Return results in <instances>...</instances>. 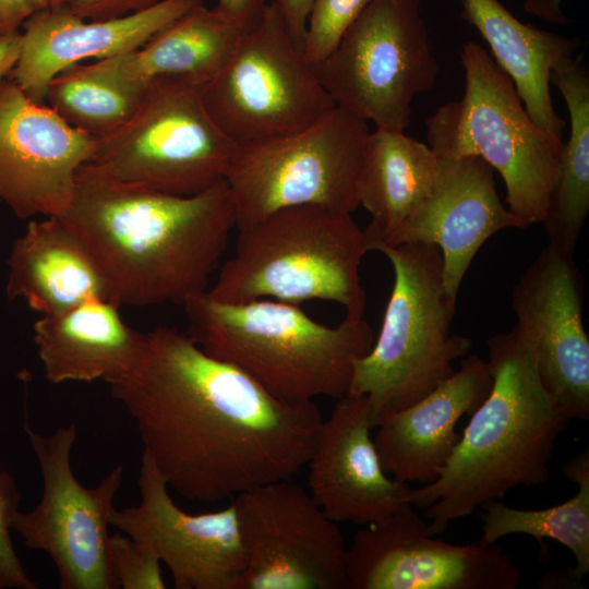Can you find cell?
<instances>
[{
  "label": "cell",
  "instance_id": "11",
  "mask_svg": "<svg viewBox=\"0 0 589 589\" xmlns=\"http://www.w3.org/2000/svg\"><path fill=\"white\" fill-rule=\"evenodd\" d=\"M205 108L236 144L302 130L335 103L271 1L226 65L202 85Z\"/></svg>",
  "mask_w": 589,
  "mask_h": 589
},
{
  "label": "cell",
  "instance_id": "33",
  "mask_svg": "<svg viewBox=\"0 0 589 589\" xmlns=\"http://www.w3.org/2000/svg\"><path fill=\"white\" fill-rule=\"evenodd\" d=\"M160 0H70L68 7L85 20H109L147 9Z\"/></svg>",
  "mask_w": 589,
  "mask_h": 589
},
{
  "label": "cell",
  "instance_id": "18",
  "mask_svg": "<svg viewBox=\"0 0 589 589\" xmlns=\"http://www.w3.org/2000/svg\"><path fill=\"white\" fill-rule=\"evenodd\" d=\"M372 429L366 397L346 394L323 419L308 460L310 494L338 524H375L409 504L411 488L385 472Z\"/></svg>",
  "mask_w": 589,
  "mask_h": 589
},
{
  "label": "cell",
  "instance_id": "37",
  "mask_svg": "<svg viewBox=\"0 0 589 589\" xmlns=\"http://www.w3.org/2000/svg\"><path fill=\"white\" fill-rule=\"evenodd\" d=\"M562 3L563 0H526L524 9L548 23L565 25L568 17L562 10Z\"/></svg>",
  "mask_w": 589,
  "mask_h": 589
},
{
  "label": "cell",
  "instance_id": "20",
  "mask_svg": "<svg viewBox=\"0 0 589 589\" xmlns=\"http://www.w3.org/2000/svg\"><path fill=\"white\" fill-rule=\"evenodd\" d=\"M203 0H160L109 20H85L68 4L29 17L21 33L16 64L8 75L32 100L43 103L51 80L83 60L107 59L142 47Z\"/></svg>",
  "mask_w": 589,
  "mask_h": 589
},
{
  "label": "cell",
  "instance_id": "26",
  "mask_svg": "<svg viewBox=\"0 0 589 589\" xmlns=\"http://www.w3.org/2000/svg\"><path fill=\"white\" fill-rule=\"evenodd\" d=\"M245 31L218 7L201 3L142 47L106 60L123 81L142 89L163 76H181L203 85L226 65Z\"/></svg>",
  "mask_w": 589,
  "mask_h": 589
},
{
  "label": "cell",
  "instance_id": "3",
  "mask_svg": "<svg viewBox=\"0 0 589 589\" xmlns=\"http://www.w3.org/2000/svg\"><path fill=\"white\" fill-rule=\"evenodd\" d=\"M492 385L440 477L411 489L430 536L509 490L549 480L556 441L572 420L544 388L533 346L515 325L486 341Z\"/></svg>",
  "mask_w": 589,
  "mask_h": 589
},
{
  "label": "cell",
  "instance_id": "31",
  "mask_svg": "<svg viewBox=\"0 0 589 589\" xmlns=\"http://www.w3.org/2000/svg\"><path fill=\"white\" fill-rule=\"evenodd\" d=\"M109 550L120 588H166L161 562L146 545L125 533H115L110 536Z\"/></svg>",
  "mask_w": 589,
  "mask_h": 589
},
{
  "label": "cell",
  "instance_id": "25",
  "mask_svg": "<svg viewBox=\"0 0 589 589\" xmlns=\"http://www.w3.org/2000/svg\"><path fill=\"white\" fill-rule=\"evenodd\" d=\"M438 159L429 145L404 132L376 129L366 136L358 200L372 216L364 229L369 251L385 247L429 195Z\"/></svg>",
  "mask_w": 589,
  "mask_h": 589
},
{
  "label": "cell",
  "instance_id": "8",
  "mask_svg": "<svg viewBox=\"0 0 589 589\" xmlns=\"http://www.w3.org/2000/svg\"><path fill=\"white\" fill-rule=\"evenodd\" d=\"M88 166L117 182L190 196L225 180L236 143L207 112L202 85L181 76L153 80L133 116L95 139Z\"/></svg>",
  "mask_w": 589,
  "mask_h": 589
},
{
  "label": "cell",
  "instance_id": "35",
  "mask_svg": "<svg viewBox=\"0 0 589 589\" xmlns=\"http://www.w3.org/2000/svg\"><path fill=\"white\" fill-rule=\"evenodd\" d=\"M279 9L289 34L302 52L306 20L313 0H272Z\"/></svg>",
  "mask_w": 589,
  "mask_h": 589
},
{
  "label": "cell",
  "instance_id": "30",
  "mask_svg": "<svg viewBox=\"0 0 589 589\" xmlns=\"http://www.w3.org/2000/svg\"><path fill=\"white\" fill-rule=\"evenodd\" d=\"M371 0H313L302 46L313 68L327 58Z\"/></svg>",
  "mask_w": 589,
  "mask_h": 589
},
{
  "label": "cell",
  "instance_id": "2",
  "mask_svg": "<svg viewBox=\"0 0 589 589\" xmlns=\"http://www.w3.org/2000/svg\"><path fill=\"white\" fill-rule=\"evenodd\" d=\"M117 304H183L208 289L236 212L225 180L190 196L108 179L83 165L61 216Z\"/></svg>",
  "mask_w": 589,
  "mask_h": 589
},
{
  "label": "cell",
  "instance_id": "24",
  "mask_svg": "<svg viewBox=\"0 0 589 589\" xmlns=\"http://www.w3.org/2000/svg\"><path fill=\"white\" fill-rule=\"evenodd\" d=\"M461 17L488 43L536 125L563 140L565 121L554 110L550 75L557 62L573 57L580 40L524 23L497 0H461Z\"/></svg>",
  "mask_w": 589,
  "mask_h": 589
},
{
  "label": "cell",
  "instance_id": "14",
  "mask_svg": "<svg viewBox=\"0 0 589 589\" xmlns=\"http://www.w3.org/2000/svg\"><path fill=\"white\" fill-rule=\"evenodd\" d=\"M519 580L501 546L434 539L411 504L363 526L347 548V589H515Z\"/></svg>",
  "mask_w": 589,
  "mask_h": 589
},
{
  "label": "cell",
  "instance_id": "22",
  "mask_svg": "<svg viewBox=\"0 0 589 589\" xmlns=\"http://www.w3.org/2000/svg\"><path fill=\"white\" fill-rule=\"evenodd\" d=\"M33 330L45 377L52 384H110L137 364L147 341L146 334L123 321L119 304L103 298L41 315Z\"/></svg>",
  "mask_w": 589,
  "mask_h": 589
},
{
  "label": "cell",
  "instance_id": "1",
  "mask_svg": "<svg viewBox=\"0 0 589 589\" xmlns=\"http://www.w3.org/2000/svg\"><path fill=\"white\" fill-rule=\"evenodd\" d=\"M146 335L137 364L109 386L168 488L216 503L306 466L323 421L314 401L275 397L175 326Z\"/></svg>",
  "mask_w": 589,
  "mask_h": 589
},
{
  "label": "cell",
  "instance_id": "21",
  "mask_svg": "<svg viewBox=\"0 0 589 589\" xmlns=\"http://www.w3.org/2000/svg\"><path fill=\"white\" fill-rule=\"evenodd\" d=\"M491 385L489 362L467 354L429 395L384 418L373 440L385 472L406 483L435 481L460 440L458 421L477 409Z\"/></svg>",
  "mask_w": 589,
  "mask_h": 589
},
{
  "label": "cell",
  "instance_id": "23",
  "mask_svg": "<svg viewBox=\"0 0 589 589\" xmlns=\"http://www.w3.org/2000/svg\"><path fill=\"white\" fill-rule=\"evenodd\" d=\"M8 265V298L23 299L41 315L59 313L89 298L110 300L91 254L61 217L31 220L13 241Z\"/></svg>",
  "mask_w": 589,
  "mask_h": 589
},
{
  "label": "cell",
  "instance_id": "27",
  "mask_svg": "<svg viewBox=\"0 0 589 589\" xmlns=\"http://www.w3.org/2000/svg\"><path fill=\"white\" fill-rule=\"evenodd\" d=\"M566 104L570 132L542 221L549 244L574 255L589 214V75L581 58L568 57L551 71Z\"/></svg>",
  "mask_w": 589,
  "mask_h": 589
},
{
  "label": "cell",
  "instance_id": "7",
  "mask_svg": "<svg viewBox=\"0 0 589 589\" xmlns=\"http://www.w3.org/2000/svg\"><path fill=\"white\" fill-rule=\"evenodd\" d=\"M460 61L464 95L426 119L428 145L438 158H482L503 179L507 209L522 227L542 223L563 140L536 125L509 76L481 46L464 44Z\"/></svg>",
  "mask_w": 589,
  "mask_h": 589
},
{
  "label": "cell",
  "instance_id": "15",
  "mask_svg": "<svg viewBox=\"0 0 589 589\" xmlns=\"http://www.w3.org/2000/svg\"><path fill=\"white\" fill-rule=\"evenodd\" d=\"M137 485L140 503L115 509L110 525L155 553L176 589H239L247 554L232 503L211 513L182 510L144 452Z\"/></svg>",
  "mask_w": 589,
  "mask_h": 589
},
{
  "label": "cell",
  "instance_id": "4",
  "mask_svg": "<svg viewBox=\"0 0 589 589\" xmlns=\"http://www.w3.org/2000/svg\"><path fill=\"white\" fill-rule=\"evenodd\" d=\"M182 305L185 332L205 353L236 365L286 401L345 396L354 360L374 342L363 317L345 316L328 326L298 304L273 299L228 303L205 290Z\"/></svg>",
  "mask_w": 589,
  "mask_h": 589
},
{
  "label": "cell",
  "instance_id": "16",
  "mask_svg": "<svg viewBox=\"0 0 589 589\" xmlns=\"http://www.w3.org/2000/svg\"><path fill=\"white\" fill-rule=\"evenodd\" d=\"M584 279L574 255L546 244L512 292L518 329L533 346L540 380L573 420L589 419V337Z\"/></svg>",
  "mask_w": 589,
  "mask_h": 589
},
{
  "label": "cell",
  "instance_id": "36",
  "mask_svg": "<svg viewBox=\"0 0 589 589\" xmlns=\"http://www.w3.org/2000/svg\"><path fill=\"white\" fill-rule=\"evenodd\" d=\"M266 4V0H218L217 7L237 19L248 31L257 24Z\"/></svg>",
  "mask_w": 589,
  "mask_h": 589
},
{
  "label": "cell",
  "instance_id": "10",
  "mask_svg": "<svg viewBox=\"0 0 589 589\" xmlns=\"http://www.w3.org/2000/svg\"><path fill=\"white\" fill-rule=\"evenodd\" d=\"M313 70L335 105L376 129L404 132L414 96L429 91L440 71L421 0H371Z\"/></svg>",
  "mask_w": 589,
  "mask_h": 589
},
{
  "label": "cell",
  "instance_id": "9",
  "mask_svg": "<svg viewBox=\"0 0 589 589\" xmlns=\"http://www.w3.org/2000/svg\"><path fill=\"white\" fill-rule=\"evenodd\" d=\"M369 133L366 121L335 105L302 130L237 144L225 178L236 228L298 205L354 212Z\"/></svg>",
  "mask_w": 589,
  "mask_h": 589
},
{
  "label": "cell",
  "instance_id": "12",
  "mask_svg": "<svg viewBox=\"0 0 589 589\" xmlns=\"http://www.w3.org/2000/svg\"><path fill=\"white\" fill-rule=\"evenodd\" d=\"M24 432L43 474V496L31 512L17 510L12 529L25 545L50 556L60 589L120 588L112 566L108 526L123 468L116 466L94 488L82 485L71 468L75 422L45 436L28 420Z\"/></svg>",
  "mask_w": 589,
  "mask_h": 589
},
{
  "label": "cell",
  "instance_id": "28",
  "mask_svg": "<svg viewBox=\"0 0 589 589\" xmlns=\"http://www.w3.org/2000/svg\"><path fill=\"white\" fill-rule=\"evenodd\" d=\"M566 478L577 483V493L562 504L534 510L517 509L494 500L485 503L482 536L478 540L492 545L509 534L533 537L541 553H545L544 539L567 548L575 558L569 576L580 581L589 572V452L586 448L563 467Z\"/></svg>",
  "mask_w": 589,
  "mask_h": 589
},
{
  "label": "cell",
  "instance_id": "34",
  "mask_svg": "<svg viewBox=\"0 0 589 589\" xmlns=\"http://www.w3.org/2000/svg\"><path fill=\"white\" fill-rule=\"evenodd\" d=\"M70 0H0V35L16 32L33 15Z\"/></svg>",
  "mask_w": 589,
  "mask_h": 589
},
{
  "label": "cell",
  "instance_id": "17",
  "mask_svg": "<svg viewBox=\"0 0 589 589\" xmlns=\"http://www.w3.org/2000/svg\"><path fill=\"white\" fill-rule=\"evenodd\" d=\"M96 140L32 100L12 80L0 83V201L20 219L61 217Z\"/></svg>",
  "mask_w": 589,
  "mask_h": 589
},
{
  "label": "cell",
  "instance_id": "5",
  "mask_svg": "<svg viewBox=\"0 0 589 589\" xmlns=\"http://www.w3.org/2000/svg\"><path fill=\"white\" fill-rule=\"evenodd\" d=\"M238 231L235 254L207 289L214 299L324 300L342 305L346 316L363 317L366 294L359 268L369 248L350 213L290 206Z\"/></svg>",
  "mask_w": 589,
  "mask_h": 589
},
{
  "label": "cell",
  "instance_id": "29",
  "mask_svg": "<svg viewBox=\"0 0 589 589\" xmlns=\"http://www.w3.org/2000/svg\"><path fill=\"white\" fill-rule=\"evenodd\" d=\"M144 92L123 81L103 59L60 72L49 83L45 100L67 123L99 139L133 116Z\"/></svg>",
  "mask_w": 589,
  "mask_h": 589
},
{
  "label": "cell",
  "instance_id": "6",
  "mask_svg": "<svg viewBox=\"0 0 589 589\" xmlns=\"http://www.w3.org/2000/svg\"><path fill=\"white\" fill-rule=\"evenodd\" d=\"M378 252L392 264L394 285L378 336L354 360L347 393L366 397L373 428L434 390L472 348L468 337L450 333L456 302L444 290L440 249L410 242Z\"/></svg>",
  "mask_w": 589,
  "mask_h": 589
},
{
  "label": "cell",
  "instance_id": "19",
  "mask_svg": "<svg viewBox=\"0 0 589 589\" xmlns=\"http://www.w3.org/2000/svg\"><path fill=\"white\" fill-rule=\"evenodd\" d=\"M437 159L429 195L382 248L410 242L436 245L442 255L444 290L456 302L482 244L503 229L524 227L501 202L494 170L482 158Z\"/></svg>",
  "mask_w": 589,
  "mask_h": 589
},
{
  "label": "cell",
  "instance_id": "13",
  "mask_svg": "<svg viewBox=\"0 0 589 589\" xmlns=\"http://www.w3.org/2000/svg\"><path fill=\"white\" fill-rule=\"evenodd\" d=\"M247 554L239 589H345L347 546L338 526L293 479L233 496Z\"/></svg>",
  "mask_w": 589,
  "mask_h": 589
},
{
  "label": "cell",
  "instance_id": "38",
  "mask_svg": "<svg viewBox=\"0 0 589 589\" xmlns=\"http://www.w3.org/2000/svg\"><path fill=\"white\" fill-rule=\"evenodd\" d=\"M21 50V33L0 35V83L10 74L17 62Z\"/></svg>",
  "mask_w": 589,
  "mask_h": 589
},
{
  "label": "cell",
  "instance_id": "32",
  "mask_svg": "<svg viewBox=\"0 0 589 589\" xmlns=\"http://www.w3.org/2000/svg\"><path fill=\"white\" fill-rule=\"evenodd\" d=\"M21 495L14 477L0 472V589H37L15 552L11 532Z\"/></svg>",
  "mask_w": 589,
  "mask_h": 589
}]
</instances>
